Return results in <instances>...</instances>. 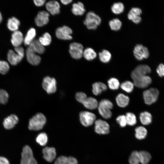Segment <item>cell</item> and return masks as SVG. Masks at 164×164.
<instances>
[{"label":"cell","mask_w":164,"mask_h":164,"mask_svg":"<svg viewBox=\"0 0 164 164\" xmlns=\"http://www.w3.org/2000/svg\"><path fill=\"white\" fill-rule=\"evenodd\" d=\"M72 1V0H61V3L65 5H68L70 3H71Z\"/></svg>","instance_id":"f5cc1de1"},{"label":"cell","mask_w":164,"mask_h":164,"mask_svg":"<svg viewBox=\"0 0 164 164\" xmlns=\"http://www.w3.org/2000/svg\"><path fill=\"white\" fill-rule=\"evenodd\" d=\"M46 8L47 11L52 15L60 13V6L59 3L56 1H50L46 3Z\"/></svg>","instance_id":"d6986e66"},{"label":"cell","mask_w":164,"mask_h":164,"mask_svg":"<svg viewBox=\"0 0 164 164\" xmlns=\"http://www.w3.org/2000/svg\"><path fill=\"white\" fill-rule=\"evenodd\" d=\"M51 37L50 34L47 32L44 33L42 36L39 37V40L43 46L49 45L51 42Z\"/></svg>","instance_id":"74e56055"},{"label":"cell","mask_w":164,"mask_h":164,"mask_svg":"<svg viewBox=\"0 0 164 164\" xmlns=\"http://www.w3.org/2000/svg\"><path fill=\"white\" fill-rule=\"evenodd\" d=\"M67 158L66 156H60L56 159L54 164H67Z\"/></svg>","instance_id":"f6af8a7d"},{"label":"cell","mask_w":164,"mask_h":164,"mask_svg":"<svg viewBox=\"0 0 164 164\" xmlns=\"http://www.w3.org/2000/svg\"><path fill=\"white\" fill-rule=\"evenodd\" d=\"M0 164H9V162L6 158L0 156Z\"/></svg>","instance_id":"816d5d0a"},{"label":"cell","mask_w":164,"mask_h":164,"mask_svg":"<svg viewBox=\"0 0 164 164\" xmlns=\"http://www.w3.org/2000/svg\"><path fill=\"white\" fill-rule=\"evenodd\" d=\"M23 41V35L20 31L17 30L12 33L11 42L15 47L20 46Z\"/></svg>","instance_id":"ffe728a7"},{"label":"cell","mask_w":164,"mask_h":164,"mask_svg":"<svg viewBox=\"0 0 164 164\" xmlns=\"http://www.w3.org/2000/svg\"><path fill=\"white\" fill-rule=\"evenodd\" d=\"M46 121V118L43 114L38 113L29 120L28 128L31 130H39L43 128Z\"/></svg>","instance_id":"6da1fadb"},{"label":"cell","mask_w":164,"mask_h":164,"mask_svg":"<svg viewBox=\"0 0 164 164\" xmlns=\"http://www.w3.org/2000/svg\"><path fill=\"white\" fill-rule=\"evenodd\" d=\"M109 25L112 30L117 31L120 29L122 25V23L119 19L115 18L109 21Z\"/></svg>","instance_id":"ab89813d"},{"label":"cell","mask_w":164,"mask_h":164,"mask_svg":"<svg viewBox=\"0 0 164 164\" xmlns=\"http://www.w3.org/2000/svg\"><path fill=\"white\" fill-rule=\"evenodd\" d=\"M20 164H38L31 149L28 145L25 146L22 149Z\"/></svg>","instance_id":"277c9868"},{"label":"cell","mask_w":164,"mask_h":164,"mask_svg":"<svg viewBox=\"0 0 164 164\" xmlns=\"http://www.w3.org/2000/svg\"><path fill=\"white\" fill-rule=\"evenodd\" d=\"M19 118L15 114H11L5 118L3 122V125L7 129H10L13 128L19 121Z\"/></svg>","instance_id":"ac0fdd59"},{"label":"cell","mask_w":164,"mask_h":164,"mask_svg":"<svg viewBox=\"0 0 164 164\" xmlns=\"http://www.w3.org/2000/svg\"><path fill=\"white\" fill-rule=\"evenodd\" d=\"M139 119L141 122L144 125H148L150 124L152 120L151 114L147 111L141 112L139 115Z\"/></svg>","instance_id":"4316f807"},{"label":"cell","mask_w":164,"mask_h":164,"mask_svg":"<svg viewBox=\"0 0 164 164\" xmlns=\"http://www.w3.org/2000/svg\"><path fill=\"white\" fill-rule=\"evenodd\" d=\"M116 120L121 127H124L127 125L126 119L125 115H122L118 116Z\"/></svg>","instance_id":"ee69618b"},{"label":"cell","mask_w":164,"mask_h":164,"mask_svg":"<svg viewBox=\"0 0 164 164\" xmlns=\"http://www.w3.org/2000/svg\"><path fill=\"white\" fill-rule=\"evenodd\" d=\"M141 9L139 8L133 7L129 12L128 14V19L136 24L139 23L141 21L140 15L142 13Z\"/></svg>","instance_id":"2e32d148"},{"label":"cell","mask_w":164,"mask_h":164,"mask_svg":"<svg viewBox=\"0 0 164 164\" xmlns=\"http://www.w3.org/2000/svg\"><path fill=\"white\" fill-rule=\"evenodd\" d=\"M126 121L127 125L130 126H133L137 123L136 117L133 113L128 112L126 113L125 115Z\"/></svg>","instance_id":"f35d334b"},{"label":"cell","mask_w":164,"mask_h":164,"mask_svg":"<svg viewBox=\"0 0 164 164\" xmlns=\"http://www.w3.org/2000/svg\"><path fill=\"white\" fill-rule=\"evenodd\" d=\"M133 80L134 84L137 87L141 88L148 87L152 81L151 78L147 75L138 77Z\"/></svg>","instance_id":"9a60e30c"},{"label":"cell","mask_w":164,"mask_h":164,"mask_svg":"<svg viewBox=\"0 0 164 164\" xmlns=\"http://www.w3.org/2000/svg\"><path fill=\"white\" fill-rule=\"evenodd\" d=\"M79 117L81 124L85 127L92 125L96 119V116L94 114L86 111L80 112Z\"/></svg>","instance_id":"8992f818"},{"label":"cell","mask_w":164,"mask_h":164,"mask_svg":"<svg viewBox=\"0 0 164 164\" xmlns=\"http://www.w3.org/2000/svg\"><path fill=\"white\" fill-rule=\"evenodd\" d=\"M83 46L81 44L75 42L70 44L69 52L73 58L80 59L83 56Z\"/></svg>","instance_id":"52a82bcc"},{"label":"cell","mask_w":164,"mask_h":164,"mask_svg":"<svg viewBox=\"0 0 164 164\" xmlns=\"http://www.w3.org/2000/svg\"><path fill=\"white\" fill-rule=\"evenodd\" d=\"M100 60L104 63H108L110 60L111 55L110 53L107 50H103L99 53Z\"/></svg>","instance_id":"d6a6232c"},{"label":"cell","mask_w":164,"mask_h":164,"mask_svg":"<svg viewBox=\"0 0 164 164\" xmlns=\"http://www.w3.org/2000/svg\"><path fill=\"white\" fill-rule=\"evenodd\" d=\"M133 53L136 59L139 60L147 59L149 56L148 48L141 44H137L135 47Z\"/></svg>","instance_id":"30bf717a"},{"label":"cell","mask_w":164,"mask_h":164,"mask_svg":"<svg viewBox=\"0 0 164 164\" xmlns=\"http://www.w3.org/2000/svg\"><path fill=\"white\" fill-rule=\"evenodd\" d=\"M48 140L47 135L44 132H42L39 134L36 138V142L42 146H44L46 144Z\"/></svg>","instance_id":"8d00e7d4"},{"label":"cell","mask_w":164,"mask_h":164,"mask_svg":"<svg viewBox=\"0 0 164 164\" xmlns=\"http://www.w3.org/2000/svg\"><path fill=\"white\" fill-rule=\"evenodd\" d=\"M23 58L16 52L10 50L8 53L7 59L9 62L12 65H15L19 63Z\"/></svg>","instance_id":"44dd1931"},{"label":"cell","mask_w":164,"mask_h":164,"mask_svg":"<svg viewBox=\"0 0 164 164\" xmlns=\"http://www.w3.org/2000/svg\"><path fill=\"white\" fill-rule=\"evenodd\" d=\"M20 24L19 21L15 17H13L8 19L7 25L10 30L14 32L17 30Z\"/></svg>","instance_id":"f1b7e54d"},{"label":"cell","mask_w":164,"mask_h":164,"mask_svg":"<svg viewBox=\"0 0 164 164\" xmlns=\"http://www.w3.org/2000/svg\"><path fill=\"white\" fill-rule=\"evenodd\" d=\"M135 137L138 140H142L145 138L147 134V130L142 126L137 127L135 129Z\"/></svg>","instance_id":"f546056e"},{"label":"cell","mask_w":164,"mask_h":164,"mask_svg":"<svg viewBox=\"0 0 164 164\" xmlns=\"http://www.w3.org/2000/svg\"><path fill=\"white\" fill-rule=\"evenodd\" d=\"M49 13L47 12L42 11L39 12L35 19L36 25L39 27L46 25L49 21Z\"/></svg>","instance_id":"5bb4252c"},{"label":"cell","mask_w":164,"mask_h":164,"mask_svg":"<svg viewBox=\"0 0 164 164\" xmlns=\"http://www.w3.org/2000/svg\"><path fill=\"white\" fill-rule=\"evenodd\" d=\"M156 72L160 77H164V64H160L157 68Z\"/></svg>","instance_id":"7dc6e473"},{"label":"cell","mask_w":164,"mask_h":164,"mask_svg":"<svg viewBox=\"0 0 164 164\" xmlns=\"http://www.w3.org/2000/svg\"><path fill=\"white\" fill-rule=\"evenodd\" d=\"M71 11L75 15H81L84 13L85 9L83 3L81 2H78L73 4Z\"/></svg>","instance_id":"484cf974"},{"label":"cell","mask_w":164,"mask_h":164,"mask_svg":"<svg viewBox=\"0 0 164 164\" xmlns=\"http://www.w3.org/2000/svg\"><path fill=\"white\" fill-rule=\"evenodd\" d=\"M130 164H140V163L139 152L137 151L132 152L128 159Z\"/></svg>","instance_id":"836d02e7"},{"label":"cell","mask_w":164,"mask_h":164,"mask_svg":"<svg viewBox=\"0 0 164 164\" xmlns=\"http://www.w3.org/2000/svg\"><path fill=\"white\" fill-rule=\"evenodd\" d=\"M107 87L104 83L100 82L94 83L92 85V92L95 95H98L107 90Z\"/></svg>","instance_id":"603a6c76"},{"label":"cell","mask_w":164,"mask_h":164,"mask_svg":"<svg viewBox=\"0 0 164 164\" xmlns=\"http://www.w3.org/2000/svg\"><path fill=\"white\" fill-rule=\"evenodd\" d=\"M43 158L49 162H53L56 158V152L53 147H46L42 150Z\"/></svg>","instance_id":"e0dca14e"},{"label":"cell","mask_w":164,"mask_h":164,"mask_svg":"<svg viewBox=\"0 0 164 164\" xmlns=\"http://www.w3.org/2000/svg\"><path fill=\"white\" fill-rule=\"evenodd\" d=\"M140 163L142 164H147L151 160V155L148 152L141 151L139 152Z\"/></svg>","instance_id":"4dcf8cb0"},{"label":"cell","mask_w":164,"mask_h":164,"mask_svg":"<svg viewBox=\"0 0 164 164\" xmlns=\"http://www.w3.org/2000/svg\"><path fill=\"white\" fill-rule=\"evenodd\" d=\"M159 92L158 89L151 88L143 92V97L145 103L147 104L151 105L157 100Z\"/></svg>","instance_id":"5b68a950"},{"label":"cell","mask_w":164,"mask_h":164,"mask_svg":"<svg viewBox=\"0 0 164 164\" xmlns=\"http://www.w3.org/2000/svg\"><path fill=\"white\" fill-rule=\"evenodd\" d=\"M78 161L76 159L72 156L68 157L67 164H78Z\"/></svg>","instance_id":"681fc988"},{"label":"cell","mask_w":164,"mask_h":164,"mask_svg":"<svg viewBox=\"0 0 164 164\" xmlns=\"http://www.w3.org/2000/svg\"><path fill=\"white\" fill-rule=\"evenodd\" d=\"M15 50L16 52L23 57L24 55V51L23 47L21 46L15 47Z\"/></svg>","instance_id":"c3c4849f"},{"label":"cell","mask_w":164,"mask_h":164,"mask_svg":"<svg viewBox=\"0 0 164 164\" xmlns=\"http://www.w3.org/2000/svg\"><path fill=\"white\" fill-rule=\"evenodd\" d=\"M33 1L36 6H41L45 4L46 1L45 0H34Z\"/></svg>","instance_id":"f907efd6"},{"label":"cell","mask_w":164,"mask_h":164,"mask_svg":"<svg viewBox=\"0 0 164 164\" xmlns=\"http://www.w3.org/2000/svg\"><path fill=\"white\" fill-rule=\"evenodd\" d=\"M9 95L7 92L4 90L0 89V103L5 104L8 100Z\"/></svg>","instance_id":"b9f144b4"},{"label":"cell","mask_w":164,"mask_h":164,"mask_svg":"<svg viewBox=\"0 0 164 164\" xmlns=\"http://www.w3.org/2000/svg\"><path fill=\"white\" fill-rule=\"evenodd\" d=\"M101 22L100 17L93 12H88L84 21V24L89 29H95Z\"/></svg>","instance_id":"3957f363"},{"label":"cell","mask_w":164,"mask_h":164,"mask_svg":"<svg viewBox=\"0 0 164 164\" xmlns=\"http://www.w3.org/2000/svg\"><path fill=\"white\" fill-rule=\"evenodd\" d=\"M94 123V130L99 135H105L109 133V125L106 121L98 119L95 120Z\"/></svg>","instance_id":"8fae6325"},{"label":"cell","mask_w":164,"mask_h":164,"mask_svg":"<svg viewBox=\"0 0 164 164\" xmlns=\"http://www.w3.org/2000/svg\"><path fill=\"white\" fill-rule=\"evenodd\" d=\"M56 83L55 78L47 76L43 79L42 87L47 93L52 94L55 93L56 91Z\"/></svg>","instance_id":"ba28073f"},{"label":"cell","mask_w":164,"mask_h":164,"mask_svg":"<svg viewBox=\"0 0 164 164\" xmlns=\"http://www.w3.org/2000/svg\"><path fill=\"white\" fill-rule=\"evenodd\" d=\"M116 101L118 106L121 108H125L128 105L129 98L128 96L120 93L118 94L116 97Z\"/></svg>","instance_id":"cb8c5ba5"},{"label":"cell","mask_w":164,"mask_h":164,"mask_svg":"<svg viewBox=\"0 0 164 164\" xmlns=\"http://www.w3.org/2000/svg\"><path fill=\"white\" fill-rule=\"evenodd\" d=\"M113 106L112 103L109 100L103 99L98 104L97 107L99 114L104 118L108 119L111 118L112 113L111 110Z\"/></svg>","instance_id":"7a4b0ae2"},{"label":"cell","mask_w":164,"mask_h":164,"mask_svg":"<svg viewBox=\"0 0 164 164\" xmlns=\"http://www.w3.org/2000/svg\"><path fill=\"white\" fill-rule=\"evenodd\" d=\"M72 33V30L69 27L64 26L57 28L56 31V35L59 39L64 40H70L72 37L70 35Z\"/></svg>","instance_id":"9c48e42d"},{"label":"cell","mask_w":164,"mask_h":164,"mask_svg":"<svg viewBox=\"0 0 164 164\" xmlns=\"http://www.w3.org/2000/svg\"><path fill=\"white\" fill-rule=\"evenodd\" d=\"M83 56L87 60L90 61L95 58L97 54L93 49L87 48L84 51Z\"/></svg>","instance_id":"1f68e13d"},{"label":"cell","mask_w":164,"mask_h":164,"mask_svg":"<svg viewBox=\"0 0 164 164\" xmlns=\"http://www.w3.org/2000/svg\"><path fill=\"white\" fill-rule=\"evenodd\" d=\"M108 84L109 87L112 90L118 89L120 85L118 80L114 77L111 78L108 80Z\"/></svg>","instance_id":"60d3db41"},{"label":"cell","mask_w":164,"mask_h":164,"mask_svg":"<svg viewBox=\"0 0 164 164\" xmlns=\"http://www.w3.org/2000/svg\"><path fill=\"white\" fill-rule=\"evenodd\" d=\"M9 65L7 62L0 60V73L5 74L9 71Z\"/></svg>","instance_id":"7bdbcfd3"},{"label":"cell","mask_w":164,"mask_h":164,"mask_svg":"<svg viewBox=\"0 0 164 164\" xmlns=\"http://www.w3.org/2000/svg\"><path fill=\"white\" fill-rule=\"evenodd\" d=\"M2 20V14L0 12V23L1 22Z\"/></svg>","instance_id":"db71d44e"},{"label":"cell","mask_w":164,"mask_h":164,"mask_svg":"<svg viewBox=\"0 0 164 164\" xmlns=\"http://www.w3.org/2000/svg\"><path fill=\"white\" fill-rule=\"evenodd\" d=\"M124 9L123 4L121 2L114 3L111 7V10L114 14H118L122 12Z\"/></svg>","instance_id":"e575fe53"},{"label":"cell","mask_w":164,"mask_h":164,"mask_svg":"<svg viewBox=\"0 0 164 164\" xmlns=\"http://www.w3.org/2000/svg\"><path fill=\"white\" fill-rule=\"evenodd\" d=\"M36 53L43 54L45 51V48L40 42L39 40H33L29 46Z\"/></svg>","instance_id":"d4e9b609"},{"label":"cell","mask_w":164,"mask_h":164,"mask_svg":"<svg viewBox=\"0 0 164 164\" xmlns=\"http://www.w3.org/2000/svg\"><path fill=\"white\" fill-rule=\"evenodd\" d=\"M87 97L86 94L82 92H77L75 95V97L77 101L81 103Z\"/></svg>","instance_id":"bcb514c9"},{"label":"cell","mask_w":164,"mask_h":164,"mask_svg":"<svg viewBox=\"0 0 164 164\" xmlns=\"http://www.w3.org/2000/svg\"><path fill=\"white\" fill-rule=\"evenodd\" d=\"M82 104L87 108L92 110L97 108L98 104L97 100L92 97H87L83 101Z\"/></svg>","instance_id":"7402d4cb"},{"label":"cell","mask_w":164,"mask_h":164,"mask_svg":"<svg viewBox=\"0 0 164 164\" xmlns=\"http://www.w3.org/2000/svg\"><path fill=\"white\" fill-rule=\"evenodd\" d=\"M36 36V31L35 29L33 28L29 29L24 39V44L26 46L29 45L34 40Z\"/></svg>","instance_id":"83f0119b"},{"label":"cell","mask_w":164,"mask_h":164,"mask_svg":"<svg viewBox=\"0 0 164 164\" xmlns=\"http://www.w3.org/2000/svg\"><path fill=\"white\" fill-rule=\"evenodd\" d=\"M134 84L129 81H126L122 82L120 85L121 88L128 93H131L134 88Z\"/></svg>","instance_id":"d590c367"},{"label":"cell","mask_w":164,"mask_h":164,"mask_svg":"<svg viewBox=\"0 0 164 164\" xmlns=\"http://www.w3.org/2000/svg\"><path fill=\"white\" fill-rule=\"evenodd\" d=\"M151 72V68L149 66L144 64L140 65L137 66L133 70L131 76L134 80L138 77L146 75Z\"/></svg>","instance_id":"7c38bea8"},{"label":"cell","mask_w":164,"mask_h":164,"mask_svg":"<svg viewBox=\"0 0 164 164\" xmlns=\"http://www.w3.org/2000/svg\"><path fill=\"white\" fill-rule=\"evenodd\" d=\"M27 60L29 63L33 65H37L40 62L41 57L29 46L26 51Z\"/></svg>","instance_id":"4fadbf2b"}]
</instances>
